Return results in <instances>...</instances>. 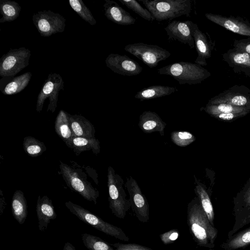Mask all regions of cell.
I'll return each mask as SVG.
<instances>
[{
  "instance_id": "23",
  "label": "cell",
  "mask_w": 250,
  "mask_h": 250,
  "mask_svg": "<svg viewBox=\"0 0 250 250\" xmlns=\"http://www.w3.org/2000/svg\"><path fill=\"white\" fill-rule=\"evenodd\" d=\"M178 90L175 87L161 85H150L139 91L134 98L143 101L168 96Z\"/></svg>"
},
{
  "instance_id": "8",
  "label": "cell",
  "mask_w": 250,
  "mask_h": 250,
  "mask_svg": "<svg viewBox=\"0 0 250 250\" xmlns=\"http://www.w3.org/2000/svg\"><path fill=\"white\" fill-rule=\"evenodd\" d=\"M31 51L24 47L11 49L0 59V76H15L29 64Z\"/></svg>"
},
{
  "instance_id": "32",
  "label": "cell",
  "mask_w": 250,
  "mask_h": 250,
  "mask_svg": "<svg viewBox=\"0 0 250 250\" xmlns=\"http://www.w3.org/2000/svg\"><path fill=\"white\" fill-rule=\"evenodd\" d=\"M72 9L84 21L91 25L96 23V21L88 8L82 0H69Z\"/></svg>"
},
{
  "instance_id": "10",
  "label": "cell",
  "mask_w": 250,
  "mask_h": 250,
  "mask_svg": "<svg viewBox=\"0 0 250 250\" xmlns=\"http://www.w3.org/2000/svg\"><path fill=\"white\" fill-rule=\"evenodd\" d=\"M34 25L41 36L49 37L64 31L65 19L59 13L43 10L34 13L32 16Z\"/></svg>"
},
{
  "instance_id": "25",
  "label": "cell",
  "mask_w": 250,
  "mask_h": 250,
  "mask_svg": "<svg viewBox=\"0 0 250 250\" xmlns=\"http://www.w3.org/2000/svg\"><path fill=\"white\" fill-rule=\"evenodd\" d=\"M68 114L63 110L60 111L55 122V130L69 147L74 136L70 126Z\"/></svg>"
},
{
  "instance_id": "35",
  "label": "cell",
  "mask_w": 250,
  "mask_h": 250,
  "mask_svg": "<svg viewBox=\"0 0 250 250\" xmlns=\"http://www.w3.org/2000/svg\"><path fill=\"white\" fill-rule=\"evenodd\" d=\"M171 140L178 146L184 147L192 143L196 139L195 136L187 131H175L171 133Z\"/></svg>"
},
{
  "instance_id": "15",
  "label": "cell",
  "mask_w": 250,
  "mask_h": 250,
  "mask_svg": "<svg viewBox=\"0 0 250 250\" xmlns=\"http://www.w3.org/2000/svg\"><path fill=\"white\" fill-rule=\"evenodd\" d=\"M205 17L211 21L232 32L250 37V22L240 17H227L212 13H206Z\"/></svg>"
},
{
  "instance_id": "27",
  "label": "cell",
  "mask_w": 250,
  "mask_h": 250,
  "mask_svg": "<svg viewBox=\"0 0 250 250\" xmlns=\"http://www.w3.org/2000/svg\"><path fill=\"white\" fill-rule=\"evenodd\" d=\"M194 177L196 183L195 192L209 221L213 226L214 213L209 196L204 185L198 181L195 176Z\"/></svg>"
},
{
  "instance_id": "22",
  "label": "cell",
  "mask_w": 250,
  "mask_h": 250,
  "mask_svg": "<svg viewBox=\"0 0 250 250\" xmlns=\"http://www.w3.org/2000/svg\"><path fill=\"white\" fill-rule=\"evenodd\" d=\"M68 115L70 126L74 137L95 138V129L90 121L82 115Z\"/></svg>"
},
{
  "instance_id": "30",
  "label": "cell",
  "mask_w": 250,
  "mask_h": 250,
  "mask_svg": "<svg viewBox=\"0 0 250 250\" xmlns=\"http://www.w3.org/2000/svg\"><path fill=\"white\" fill-rule=\"evenodd\" d=\"M23 147L25 153L33 157L42 155L46 150L43 142L31 136L24 138Z\"/></svg>"
},
{
  "instance_id": "4",
  "label": "cell",
  "mask_w": 250,
  "mask_h": 250,
  "mask_svg": "<svg viewBox=\"0 0 250 250\" xmlns=\"http://www.w3.org/2000/svg\"><path fill=\"white\" fill-rule=\"evenodd\" d=\"M124 180L110 166L107 169V187L109 208L112 213L120 219H124L131 207L123 188Z\"/></svg>"
},
{
  "instance_id": "11",
  "label": "cell",
  "mask_w": 250,
  "mask_h": 250,
  "mask_svg": "<svg viewBox=\"0 0 250 250\" xmlns=\"http://www.w3.org/2000/svg\"><path fill=\"white\" fill-rule=\"evenodd\" d=\"M129 195L131 207L138 219L146 223L149 219V208L147 199L142 193L136 181L130 176L125 184Z\"/></svg>"
},
{
  "instance_id": "29",
  "label": "cell",
  "mask_w": 250,
  "mask_h": 250,
  "mask_svg": "<svg viewBox=\"0 0 250 250\" xmlns=\"http://www.w3.org/2000/svg\"><path fill=\"white\" fill-rule=\"evenodd\" d=\"M204 111L210 116L228 113L250 112V108L245 107L236 106L233 105L220 104H208L203 107Z\"/></svg>"
},
{
  "instance_id": "6",
  "label": "cell",
  "mask_w": 250,
  "mask_h": 250,
  "mask_svg": "<svg viewBox=\"0 0 250 250\" xmlns=\"http://www.w3.org/2000/svg\"><path fill=\"white\" fill-rule=\"evenodd\" d=\"M66 207L80 220L106 234L122 241H129L128 236L120 228L105 222L90 211L69 201L65 203Z\"/></svg>"
},
{
  "instance_id": "19",
  "label": "cell",
  "mask_w": 250,
  "mask_h": 250,
  "mask_svg": "<svg viewBox=\"0 0 250 250\" xmlns=\"http://www.w3.org/2000/svg\"><path fill=\"white\" fill-rule=\"evenodd\" d=\"M36 212L38 220L39 229L44 231L51 220L57 217V214L52 200L47 196L38 197Z\"/></svg>"
},
{
  "instance_id": "34",
  "label": "cell",
  "mask_w": 250,
  "mask_h": 250,
  "mask_svg": "<svg viewBox=\"0 0 250 250\" xmlns=\"http://www.w3.org/2000/svg\"><path fill=\"white\" fill-rule=\"evenodd\" d=\"M119 0L122 4L145 20L148 21H153L154 20V18L151 13L146 8L142 7L137 1L135 0Z\"/></svg>"
},
{
  "instance_id": "7",
  "label": "cell",
  "mask_w": 250,
  "mask_h": 250,
  "mask_svg": "<svg viewBox=\"0 0 250 250\" xmlns=\"http://www.w3.org/2000/svg\"><path fill=\"white\" fill-rule=\"evenodd\" d=\"M124 49L150 68L156 67L161 61L166 60L171 55L168 51L159 46L144 42L128 44L125 46Z\"/></svg>"
},
{
  "instance_id": "38",
  "label": "cell",
  "mask_w": 250,
  "mask_h": 250,
  "mask_svg": "<svg viewBox=\"0 0 250 250\" xmlns=\"http://www.w3.org/2000/svg\"><path fill=\"white\" fill-rule=\"evenodd\" d=\"M233 48L250 54V37L241 40H234Z\"/></svg>"
},
{
  "instance_id": "13",
  "label": "cell",
  "mask_w": 250,
  "mask_h": 250,
  "mask_svg": "<svg viewBox=\"0 0 250 250\" xmlns=\"http://www.w3.org/2000/svg\"><path fill=\"white\" fill-rule=\"evenodd\" d=\"M106 66L119 75L132 76L140 74L143 68L135 60L125 55L111 53L106 57Z\"/></svg>"
},
{
  "instance_id": "2",
  "label": "cell",
  "mask_w": 250,
  "mask_h": 250,
  "mask_svg": "<svg viewBox=\"0 0 250 250\" xmlns=\"http://www.w3.org/2000/svg\"><path fill=\"white\" fill-rule=\"evenodd\" d=\"M160 75H168L180 84H196L201 83L210 76L211 73L202 66L191 62H180L158 69Z\"/></svg>"
},
{
  "instance_id": "3",
  "label": "cell",
  "mask_w": 250,
  "mask_h": 250,
  "mask_svg": "<svg viewBox=\"0 0 250 250\" xmlns=\"http://www.w3.org/2000/svg\"><path fill=\"white\" fill-rule=\"evenodd\" d=\"M157 21L171 20L191 11L190 0H140Z\"/></svg>"
},
{
  "instance_id": "39",
  "label": "cell",
  "mask_w": 250,
  "mask_h": 250,
  "mask_svg": "<svg viewBox=\"0 0 250 250\" xmlns=\"http://www.w3.org/2000/svg\"><path fill=\"white\" fill-rule=\"evenodd\" d=\"M248 112L221 113L212 116L222 121H229L247 115Z\"/></svg>"
},
{
  "instance_id": "24",
  "label": "cell",
  "mask_w": 250,
  "mask_h": 250,
  "mask_svg": "<svg viewBox=\"0 0 250 250\" xmlns=\"http://www.w3.org/2000/svg\"><path fill=\"white\" fill-rule=\"evenodd\" d=\"M11 210L13 217L19 224H23L27 216V204L23 192L15 191L11 201Z\"/></svg>"
},
{
  "instance_id": "17",
  "label": "cell",
  "mask_w": 250,
  "mask_h": 250,
  "mask_svg": "<svg viewBox=\"0 0 250 250\" xmlns=\"http://www.w3.org/2000/svg\"><path fill=\"white\" fill-rule=\"evenodd\" d=\"M193 37L197 53V57L194 62L202 66H206L207 60L211 56L213 47L211 42L206 34L200 30L197 24L195 23L193 27Z\"/></svg>"
},
{
  "instance_id": "14",
  "label": "cell",
  "mask_w": 250,
  "mask_h": 250,
  "mask_svg": "<svg viewBox=\"0 0 250 250\" xmlns=\"http://www.w3.org/2000/svg\"><path fill=\"white\" fill-rule=\"evenodd\" d=\"M194 22L188 20L185 21L174 20L169 22L164 29L168 40L179 41L188 45L190 48L195 47L193 37Z\"/></svg>"
},
{
  "instance_id": "31",
  "label": "cell",
  "mask_w": 250,
  "mask_h": 250,
  "mask_svg": "<svg viewBox=\"0 0 250 250\" xmlns=\"http://www.w3.org/2000/svg\"><path fill=\"white\" fill-rule=\"evenodd\" d=\"M82 240L89 250H115L111 245L101 238L90 234L83 233Z\"/></svg>"
},
{
  "instance_id": "9",
  "label": "cell",
  "mask_w": 250,
  "mask_h": 250,
  "mask_svg": "<svg viewBox=\"0 0 250 250\" xmlns=\"http://www.w3.org/2000/svg\"><path fill=\"white\" fill-rule=\"evenodd\" d=\"M64 82L61 76L57 73H50L45 80L37 98L36 111L40 112L46 99L49 103L47 111L54 112L57 106L59 92L63 89Z\"/></svg>"
},
{
  "instance_id": "20",
  "label": "cell",
  "mask_w": 250,
  "mask_h": 250,
  "mask_svg": "<svg viewBox=\"0 0 250 250\" xmlns=\"http://www.w3.org/2000/svg\"><path fill=\"white\" fill-rule=\"evenodd\" d=\"M32 75V73L27 72L18 76L2 77L0 80V90L5 95L18 94L27 86Z\"/></svg>"
},
{
  "instance_id": "28",
  "label": "cell",
  "mask_w": 250,
  "mask_h": 250,
  "mask_svg": "<svg viewBox=\"0 0 250 250\" xmlns=\"http://www.w3.org/2000/svg\"><path fill=\"white\" fill-rule=\"evenodd\" d=\"M21 6L15 1L0 0V23L15 21L19 16Z\"/></svg>"
},
{
  "instance_id": "36",
  "label": "cell",
  "mask_w": 250,
  "mask_h": 250,
  "mask_svg": "<svg viewBox=\"0 0 250 250\" xmlns=\"http://www.w3.org/2000/svg\"><path fill=\"white\" fill-rule=\"evenodd\" d=\"M111 245L115 250H153L147 247L134 243H115L111 244Z\"/></svg>"
},
{
  "instance_id": "1",
  "label": "cell",
  "mask_w": 250,
  "mask_h": 250,
  "mask_svg": "<svg viewBox=\"0 0 250 250\" xmlns=\"http://www.w3.org/2000/svg\"><path fill=\"white\" fill-rule=\"evenodd\" d=\"M187 223L193 239L198 246L213 247L218 231L209 221L198 197H194L188 205Z\"/></svg>"
},
{
  "instance_id": "40",
  "label": "cell",
  "mask_w": 250,
  "mask_h": 250,
  "mask_svg": "<svg viewBox=\"0 0 250 250\" xmlns=\"http://www.w3.org/2000/svg\"><path fill=\"white\" fill-rule=\"evenodd\" d=\"M238 195L242 197V201L246 205L250 207V178Z\"/></svg>"
},
{
  "instance_id": "33",
  "label": "cell",
  "mask_w": 250,
  "mask_h": 250,
  "mask_svg": "<svg viewBox=\"0 0 250 250\" xmlns=\"http://www.w3.org/2000/svg\"><path fill=\"white\" fill-rule=\"evenodd\" d=\"M250 244V228L239 232L225 245L228 250H235Z\"/></svg>"
},
{
  "instance_id": "26",
  "label": "cell",
  "mask_w": 250,
  "mask_h": 250,
  "mask_svg": "<svg viewBox=\"0 0 250 250\" xmlns=\"http://www.w3.org/2000/svg\"><path fill=\"white\" fill-rule=\"evenodd\" d=\"M69 147L73 150L76 155H79L82 152L89 150L97 155L100 151V142L95 138L73 137Z\"/></svg>"
},
{
  "instance_id": "5",
  "label": "cell",
  "mask_w": 250,
  "mask_h": 250,
  "mask_svg": "<svg viewBox=\"0 0 250 250\" xmlns=\"http://www.w3.org/2000/svg\"><path fill=\"white\" fill-rule=\"evenodd\" d=\"M60 168L63 180L71 190L78 193L85 200L96 204L99 192L87 180L84 173L62 162Z\"/></svg>"
},
{
  "instance_id": "21",
  "label": "cell",
  "mask_w": 250,
  "mask_h": 250,
  "mask_svg": "<svg viewBox=\"0 0 250 250\" xmlns=\"http://www.w3.org/2000/svg\"><path fill=\"white\" fill-rule=\"evenodd\" d=\"M138 125L142 131L146 133L159 132L161 136H164L167 124L156 113L146 111L140 115Z\"/></svg>"
},
{
  "instance_id": "37",
  "label": "cell",
  "mask_w": 250,
  "mask_h": 250,
  "mask_svg": "<svg viewBox=\"0 0 250 250\" xmlns=\"http://www.w3.org/2000/svg\"><path fill=\"white\" fill-rule=\"evenodd\" d=\"M179 232L177 229H171L160 235V238L165 245L173 243L179 237Z\"/></svg>"
},
{
  "instance_id": "18",
  "label": "cell",
  "mask_w": 250,
  "mask_h": 250,
  "mask_svg": "<svg viewBox=\"0 0 250 250\" xmlns=\"http://www.w3.org/2000/svg\"><path fill=\"white\" fill-rule=\"evenodd\" d=\"M104 14L107 19L121 25L134 24L136 20L116 1L105 0L103 5Z\"/></svg>"
},
{
  "instance_id": "16",
  "label": "cell",
  "mask_w": 250,
  "mask_h": 250,
  "mask_svg": "<svg viewBox=\"0 0 250 250\" xmlns=\"http://www.w3.org/2000/svg\"><path fill=\"white\" fill-rule=\"evenodd\" d=\"M222 57L235 73L250 77V54L233 48L224 53Z\"/></svg>"
},
{
  "instance_id": "12",
  "label": "cell",
  "mask_w": 250,
  "mask_h": 250,
  "mask_svg": "<svg viewBox=\"0 0 250 250\" xmlns=\"http://www.w3.org/2000/svg\"><path fill=\"white\" fill-rule=\"evenodd\" d=\"M220 104L250 108V88L245 85H233L211 98L207 104Z\"/></svg>"
},
{
  "instance_id": "41",
  "label": "cell",
  "mask_w": 250,
  "mask_h": 250,
  "mask_svg": "<svg viewBox=\"0 0 250 250\" xmlns=\"http://www.w3.org/2000/svg\"><path fill=\"white\" fill-rule=\"evenodd\" d=\"M63 250H76V249L70 243L66 242L64 245Z\"/></svg>"
}]
</instances>
